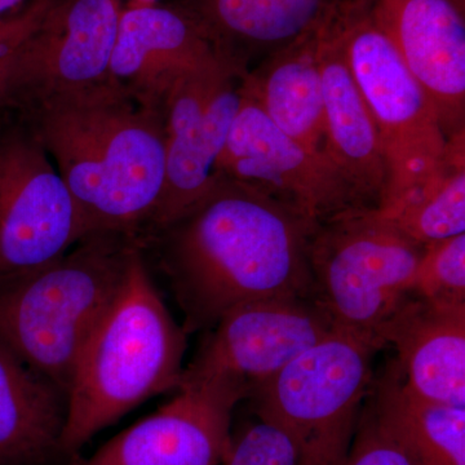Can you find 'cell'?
Returning <instances> with one entry per match:
<instances>
[{
    "label": "cell",
    "instance_id": "6da1fadb",
    "mask_svg": "<svg viewBox=\"0 0 465 465\" xmlns=\"http://www.w3.org/2000/svg\"><path fill=\"white\" fill-rule=\"evenodd\" d=\"M318 224L269 193L219 174L194 207L145 246L159 244L183 331H203L246 302L314 296L309 247Z\"/></svg>",
    "mask_w": 465,
    "mask_h": 465
},
{
    "label": "cell",
    "instance_id": "7a4b0ae2",
    "mask_svg": "<svg viewBox=\"0 0 465 465\" xmlns=\"http://www.w3.org/2000/svg\"><path fill=\"white\" fill-rule=\"evenodd\" d=\"M20 124L56 161L88 232L143 240L163 191V112L110 81L51 101Z\"/></svg>",
    "mask_w": 465,
    "mask_h": 465
},
{
    "label": "cell",
    "instance_id": "3957f363",
    "mask_svg": "<svg viewBox=\"0 0 465 465\" xmlns=\"http://www.w3.org/2000/svg\"><path fill=\"white\" fill-rule=\"evenodd\" d=\"M143 249L134 251L76 362L63 434L67 461L74 463L94 434L143 401L179 390L186 332L155 289Z\"/></svg>",
    "mask_w": 465,
    "mask_h": 465
},
{
    "label": "cell",
    "instance_id": "277c9868",
    "mask_svg": "<svg viewBox=\"0 0 465 465\" xmlns=\"http://www.w3.org/2000/svg\"><path fill=\"white\" fill-rule=\"evenodd\" d=\"M139 247L124 232H91L45 264L0 275V339L69 396L78 358Z\"/></svg>",
    "mask_w": 465,
    "mask_h": 465
},
{
    "label": "cell",
    "instance_id": "5b68a950",
    "mask_svg": "<svg viewBox=\"0 0 465 465\" xmlns=\"http://www.w3.org/2000/svg\"><path fill=\"white\" fill-rule=\"evenodd\" d=\"M341 30L349 69L381 139L388 176L376 207L387 206L440 173L449 139L432 97L376 23L370 0H344Z\"/></svg>",
    "mask_w": 465,
    "mask_h": 465
},
{
    "label": "cell",
    "instance_id": "8992f818",
    "mask_svg": "<svg viewBox=\"0 0 465 465\" xmlns=\"http://www.w3.org/2000/svg\"><path fill=\"white\" fill-rule=\"evenodd\" d=\"M424 250L375 207L341 211L312 235L314 298L336 330L382 349V327L410 295Z\"/></svg>",
    "mask_w": 465,
    "mask_h": 465
},
{
    "label": "cell",
    "instance_id": "52a82bcc",
    "mask_svg": "<svg viewBox=\"0 0 465 465\" xmlns=\"http://www.w3.org/2000/svg\"><path fill=\"white\" fill-rule=\"evenodd\" d=\"M374 342L333 330L252 391L253 412L289 434L299 465H342L372 384Z\"/></svg>",
    "mask_w": 465,
    "mask_h": 465
},
{
    "label": "cell",
    "instance_id": "ba28073f",
    "mask_svg": "<svg viewBox=\"0 0 465 465\" xmlns=\"http://www.w3.org/2000/svg\"><path fill=\"white\" fill-rule=\"evenodd\" d=\"M122 0H34L0 54V110L24 116L112 81Z\"/></svg>",
    "mask_w": 465,
    "mask_h": 465
},
{
    "label": "cell",
    "instance_id": "9c48e42d",
    "mask_svg": "<svg viewBox=\"0 0 465 465\" xmlns=\"http://www.w3.org/2000/svg\"><path fill=\"white\" fill-rule=\"evenodd\" d=\"M244 74L229 58H219L182 76L168 92L163 191L143 242L185 215L213 188L240 109Z\"/></svg>",
    "mask_w": 465,
    "mask_h": 465
},
{
    "label": "cell",
    "instance_id": "30bf717a",
    "mask_svg": "<svg viewBox=\"0 0 465 465\" xmlns=\"http://www.w3.org/2000/svg\"><path fill=\"white\" fill-rule=\"evenodd\" d=\"M91 234L78 204L35 134H0V275L45 264Z\"/></svg>",
    "mask_w": 465,
    "mask_h": 465
},
{
    "label": "cell",
    "instance_id": "8fae6325",
    "mask_svg": "<svg viewBox=\"0 0 465 465\" xmlns=\"http://www.w3.org/2000/svg\"><path fill=\"white\" fill-rule=\"evenodd\" d=\"M335 330L314 296H278L231 309L210 330L182 382L223 378L247 391ZM180 387V385H179Z\"/></svg>",
    "mask_w": 465,
    "mask_h": 465
},
{
    "label": "cell",
    "instance_id": "7c38bea8",
    "mask_svg": "<svg viewBox=\"0 0 465 465\" xmlns=\"http://www.w3.org/2000/svg\"><path fill=\"white\" fill-rule=\"evenodd\" d=\"M216 173L256 186L316 223L365 207L326 158L280 130L243 91Z\"/></svg>",
    "mask_w": 465,
    "mask_h": 465
},
{
    "label": "cell",
    "instance_id": "4fadbf2b",
    "mask_svg": "<svg viewBox=\"0 0 465 465\" xmlns=\"http://www.w3.org/2000/svg\"><path fill=\"white\" fill-rule=\"evenodd\" d=\"M167 405L119 433L79 465H220L232 418L247 391L228 378L180 384Z\"/></svg>",
    "mask_w": 465,
    "mask_h": 465
},
{
    "label": "cell",
    "instance_id": "5bb4252c",
    "mask_svg": "<svg viewBox=\"0 0 465 465\" xmlns=\"http://www.w3.org/2000/svg\"><path fill=\"white\" fill-rule=\"evenodd\" d=\"M219 58L228 57L188 12L134 5L122 12L109 74L134 100L163 112L182 76Z\"/></svg>",
    "mask_w": 465,
    "mask_h": 465
},
{
    "label": "cell",
    "instance_id": "9a60e30c",
    "mask_svg": "<svg viewBox=\"0 0 465 465\" xmlns=\"http://www.w3.org/2000/svg\"><path fill=\"white\" fill-rule=\"evenodd\" d=\"M370 7L432 97L448 139L464 134L463 7L455 0H370Z\"/></svg>",
    "mask_w": 465,
    "mask_h": 465
},
{
    "label": "cell",
    "instance_id": "2e32d148",
    "mask_svg": "<svg viewBox=\"0 0 465 465\" xmlns=\"http://www.w3.org/2000/svg\"><path fill=\"white\" fill-rule=\"evenodd\" d=\"M341 9L324 26L320 42L324 155L360 204L376 207L387 186V164L374 119L345 57Z\"/></svg>",
    "mask_w": 465,
    "mask_h": 465
},
{
    "label": "cell",
    "instance_id": "e0dca14e",
    "mask_svg": "<svg viewBox=\"0 0 465 465\" xmlns=\"http://www.w3.org/2000/svg\"><path fill=\"white\" fill-rule=\"evenodd\" d=\"M401 381L419 399L465 407V304L409 295L381 333Z\"/></svg>",
    "mask_w": 465,
    "mask_h": 465
},
{
    "label": "cell",
    "instance_id": "ac0fdd59",
    "mask_svg": "<svg viewBox=\"0 0 465 465\" xmlns=\"http://www.w3.org/2000/svg\"><path fill=\"white\" fill-rule=\"evenodd\" d=\"M344 0H183L226 57L243 72L331 20Z\"/></svg>",
    "mask_w": 465,
    "mask_h": 465
},
{
    "label": "cell",
    "instance_id": "d6986e66",
    "mask_svg": "<svg viewBox=\"0 0 465 465\" xmlns=\"http://www.w3.org/2000/svg\"><path fill=\"white\" fill-rule=\"evenodd\" d=\"M67 396L0 339V465L67 463Z\"/></svg>",
    "mask_w": 465,
    "mask_h": 465
},
{
    "label": "cell",
    "instance_id": "ffe728a7",
    "mask_svg": "<svg viewBox=\"0 0 465 465\" xmlns=\"http://www.w3.org/2000/svg\"><path fill=\"white\" fill-rule=\"evenodd\" d=\"M326 24L268 54L242 81L243 94L280 130L324 158L320 42Z\"/></svg>",
    "mask_w": 465,
    "mask_h": 465
},
{
    "label": "cell",
    "instance_id": "44dd1931",
    "mask_svg": "<svg viewBox=\"0 0 465 465\" xmlns=\"http://www.w3.org/2000/svg\"><path fill=\"white\" fill-rule=\"evenodd\" d=\"M369 401L412 465H465V407L419 399L393 361L375 379Z\"/></svg>",
    "mask_w": 465,
    "mask_h": 465
},
{
    "label": "cell",
    "instance_id": "7402d4cb",
    "mask_svg": "<svg viewBox=\"0 0 465 465\" xmlns=\"http://www.w3.org/2000/svg\"><path fill=\"white\" fill-rule=\"evenodd\" d=\"M464 137H450L445 164L430 183L387 206L375 207L391 224L423 246L465 232Z\"/></svg>",
    "mask_w": 465,
    "mask_h": 465
},
{
    "label": "cell",
    "instance_id": "603a6c76",
    "mask_svg": "<svg viewBox=\"0 0 465 465\" xmlns=\"http://www.w3.org/2000/svg\"><path fill=\"white\" fill-rule=\"evenodd\" d=\"M410 295L440 304H465V232L425 246Z\"/></svg>",
    "mask_w": 465,
    "mask_h": 465
},
{
    "label": "cell",
    "instance_id": "cb8c5ba5",
    "mask_svg": "<svg viewBox=\"0 0 465 465\" xmlns=\"http://www.w3.org/2000/svg\"><path fill=\"white\" fill-rule=\"evenodd\" d=\"M237 433L220 465H299L298 450L280 425L256 415Z\"/></svg>",
    "mask_w": 465,
    "mask_h": 465
},
{
    "label": "cell",
    "instance_id": "d4e9b609",
    "mask_svg": "<svg viewBox=\"0 0 465 465\" xmlns=\"http://www.w3.org/2000/svg\"><path fill=\"white\" fill-rule=\"evenodd\" d=\"M342 465H412L399 442L379 420L369 399Z\"/></svg>",
    "mask_w": 465,
    "mask_h": 465
},
{
    "label": "cell",
    "instance_id": "484cf974",
    "mask_svg": "<svg viewBox=\"0 0 465 465\" xmlns=\"http://www.w3.org/2000/svg\"><path fill=\"white\" fill-rule=\"evenodd\" d=\"M18 25V16H11L0 20V54L8 47L14 39Z\"/></svg>",
    "mask_w": 465,
    "mask_h": 465
},
{
    "label": "cell",
    "instance_id": "4316f807",
    "mask_svg": "<svg viewBox=\"0 0 465 465\" xmlns=\"http://www.w3.org/2000/svg\"><path fill=\"white\" fill-rule=\"evenodd\" d=\"M25 2L26 0H0V20L11 17L12 12Z\"/></svg>",
    "mask_w": 465,
    "mask_h": 465
},
{
    "label": "cell",
    "instance_id": "83f0119b",
    "mask_svg": "<svg viewBox=\"0 0 465 465\" xmlns=\"http://www.w3.org/2000/svg\"><path fill=\"white\" fill-rule=\"evenodd\" d=\"M158 0H134V5H157Z\"/></svg>",
    "mask_w": 465,
    "mask_h": 465
}]
</instances>
